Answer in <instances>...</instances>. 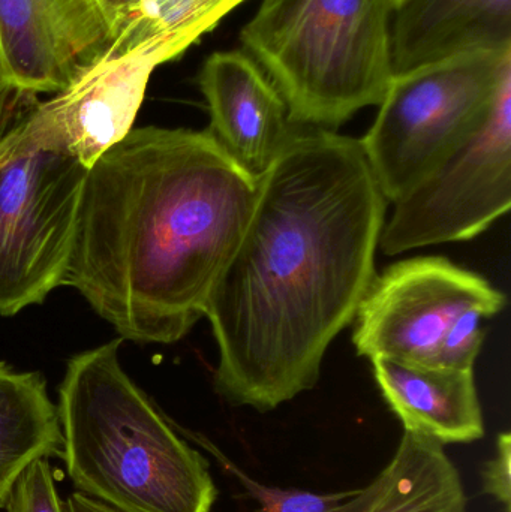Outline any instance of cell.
Wrapping results in <instances>:
<instances>
[{
  "instance_id": "obj_1",
  "label": "cell",
  "mask_w": 511,
  "mask_h": 512,
  "mask_svg": "<svg viewBox=\"0 0 511 512\" xmlns=\"http://www.w3.org/2000/svg\"><path fill=\"white\" fill-rule=\"evenodd\" d=\"M387 204L360 140L296 125L207 307L231 405L273 411L317 385L377 277Z\"/></svg>"
},
{
  "instance_id": "obj_2",
  "label": "cell",
  "mask_w": 511,
  "mask_h": 512,
  "mask_svg": "<svg viewBox=\"0 0 511 512\" xmlns=\"http://www.w3.org/2000/svg\"><path fill=\"white\" fill-rule=\"evenodd\" d=\"M257 198L209 131L132 128L89 168L65 285L122 339L171 345L206 316Z\"/></svg>"
},
{
  "instance_id": "obj_3",
  "label": "cell",
  "mask_w": 511,
  "mask_h": 512,
  "mask_svg": "<svg viewBox=\"0 0 511 512\" xmlns=\"http://www.w3.org/2000/svg\"><path fill=\"white\" fill-rule=\"evenodd\" d=\"M123 340L72 358L59 387L62 459L75 492L119 512H210L209 462L119 360Z\"/></svg>"
},
{
  "instance_id": "obj_4",
  "label": "cell",
  "mask_w": 511,
  "mask_h": 512,
  "mask_svg": "<svg viewBox=\"0 0 511 512\" xmlns=\"http://www.w3.org/2000/svg\"><path fill=\"white\" fill-rule=\"evenodd\" d=\"M390 0H261L240 32L297 126L336 131L393 77Z\"/></svg>"
},
{
  "instance_id": "obj_5",
  "label": "cell",
  "mask_w": 511,
  "mask_h": 512,
  "mask_svg": "<svg viewBox=\"0 0 511 512\" xmlns=\"http://www.w3.org/2000/svg\"><path fill=\"white\" fill-rule=\"evenodd\" d=\"M511 72V48L474 51L395 74L360 138L387 203L434 173L491 113Z\"/></svg>"
},
{
  "instance_id": "obj_6",
  "label": "cell",
  "mask_w": 511,
  "mask_h": 512,
  "mask_svg": "<svg viewBox=\"0 0 511 512\" xmlns=\"http://www.w3.org/2000/svg\"><path fill=\"white\" fill-rule=\"evenodd\" d=\"M87 173L68 150L0 134V315L65 285Z\"/></svg>"
},
{
  "instance_id": "obj_7",
  "label": "cell",
  "mask_w": 511,
  "mask_h": 512,
  "mask_svg": "<svg viewBox=\"0 0 511 512\" xmlns=\"http://www.w3.org/2000/svg\"><path fill=\"white\" fill-rule=\"evenodd\" d=\"M393 207L378 243L389 256L467 242L509 212L511 72L501 81L482 128Z\"/></svg>"
},
{
  "instance_id": "obj_8",
  "label": "cell",
  "mask_w": 511,
  "mask_h": 512,
  "mask_svg": "<svg viewBox=\"0 0 511 512\" xmlns=\"http://www.w3.org/2000/svg\"><path fill=\"white\" fill-rule=\"evenodd\" d=\"M506 295L480 274L443 256L402 259L377 274L354 316L353 345L366 358L434 364L450 325L477 310L486 318Z\"/></svg>"
},
{
  "instance_id": "obj_9",
  "label": "cell",
  "mask_w": 511,
  "mask_h": 512,
  "mask_svg": "<svg viewBox=\"0 0 511 512\" xmlns=\"http://www.w3.org/2000/svg\"><path fill=\"white\" fill-rule=\"evenodd\" d=\"M156 68L155 60L138 51L107 50L65 89L24 111L11 131L32 143L68 150L90 168L134 128Z\"/></svg>"
},
{
  "instance_id": "obj_10",
  "label": "cell",
  "mask_w": 511,
  "mask_h": 512,
  "mask_svg": "<svg viewBox=\"0 0 511 512\" xmlns=\"http://www.w3.org/2000/svg\"><path fill=\"white\" fill-rule=\"evenodd\" d=\"M113 36L99 0H0V80L27 101L54 95Z\"/></svg>"
},
{
  "instance_id": "obj_11",
  "label": "cell",
  "mask_w": 511,
  "mask_h": 512,
  "mask_svg": "<svg viewBox=\"0 0 511 512\" xmlns=\"http://www.w3.org/2000/svg\"><path fill=\"white\" fill-rule=\"evenodd\" d=\"M198 84L209 108L207 131L245 173L260 179L296 128L281 93L245 50L210 54Z\"/></svg>"
},
{
  "instance_id": "obj_12",
  "label": "cell",
  "mask_w": 511,
  "mask_h": 512,
  "mask_svg": "<svg viewBox=\"0 0 511 512\" xmlns=\"http://www.w3.org/2000/svg\"><path fill=\"white\" fill-rule=\"evenodd\" d=\"M375 381L405 432L440 444H470L485 435L474 370L372 358Z\"/></svg>"
},
{
  "instance_id": "obj_13",
  "label": "cell",
  "mask_w": 511,
  "mask_h": 512,
  "mask_svg": "<svg viewBox=\"0 0 511 512\" xmlns=\"http://www.w3.org/2000/svg\"><path fill=\"white\" fill-rule=\"evenodd\" d=\"M393 75L474 51L511 48V0H404L390 24Z\"/></svg>"
},
{
  "instance_id": "obj_14",
  "label": "cell",
  "mask_w": 511,
  "mask_h": 512,
  "mask_svg": "<svg viewBox=\"0 0 511 512\" xmlns=\"http://www.w3.org/2000/svg\"><path fill=\"white\" fill-rule=\"evenodd\" d=\"M461 474L444 445L404 432L389 465L363 487L356 512H467Z\"/></svg>"
},
{
  "instance_id": "obj_15",
  "label": "cell",
  "mask_w": 511,
  "mask_h": 512,
  "mask_svg": "<svg viewBox=\"0 0 511 512\" xmlns=\"http://www.w3.org/2000/svg\"><path fill=\"white\" fill-rule=\"evenodd\" d=\"M57 406L44 378L0 361V510L24 469L38 459H62Z\"/></svg>"
},
{
  "instance_id": "obj_16",
  "label": "cell",
  "mask_w": 511,
  "mask_h": 512,
  "mask_svg": "<svg viewBox=\"0 0 511 512\" xmlns=\"http://www.w3.org/2000/svg\"><path fill=\"white\" fill-rule=\"evenodd\" d=\"M245 0H141L116 24L108 51H138L156 65L182 56Z\"/></svg>"
},
{
  "instance_id": "obj_17",
  "label": "cell",
  "mask_w": 511,
  "mask_h": 512,
  "mask_svg": "<svg viewBox=\"0 0 511 512\" xmlns=\"http://www.w3.org/2000/svg\"><path fill=\"white\" fill-rule=\"evenodd\" d=\"M198 444L203 445L225 471L237 478L243 489L260 505L257 512H356L362 501L363 489L336 493H314L302 489H281L266 486L249 477L233 460L207 439L197 436Z\"/></svg>"
},
{
  "instance_id": "obj_18",
  "label": "cell",
  "mask_w": 511,
  "mask_h": 512,
  "mask_svg": "<svg viewBox=\"0 0 511 512\" xmlns=\"http://www.w3.org/2000/svg\"><path fill=\"white\" fill-rule=\"evenodd\" d=\"M6 512H66L54 486V475L48 459L30 463L15 481L6 501Z\"/></svg>"
},
{
  "instance_id": "obj_19",
  "label": "cell",
  "mask_w": 511,
  "mask_h": 512,
  "mask_svg": "<svg viewBox=\"0 0 511 512\" xmlns=\"http://www.w3.org/2000/svg\"><path fill=\"white\" fill-rule=\"evenodd\" d=\"M485 318L477 310L459 316L444 334L434 364L452 369L474 370L485 340L486 333L482 327Z\"/></svg>"
},
{
  "instance_id": "obj_20",
  "label": "cell",
  "mask_w": 511,
  "mask_h": 512,
  "mask_svg": "<svg viewBox=\"0 0 511 512\" xmlns=\"http://www.w3.org/2000/svg\"><path fill=\"white\" fill-rule=\"evenodd\" d=\"M511 436L510 432L498 436L495 456L489 460L482 472L483 492L504 505L506 512L511 508Z\"/></svg>"
},
{
  "instance_id": "obj_21",
  "label": "cell",
  "mask_w": 511,
  "mask_h": 512,
  "mask_svg": "<svg viewBox=\"0 0 511 512\" xmlns=\"http://www.w3.org/2000/svg\"><path fill=\"white\" fill-rule=\"evenodd\" d=\"M24 104H26V99L12 92V90L8 89V87L2 83V80H0V128L8 122L12 113H17L18 108Z\"/></svg>"
},
{
  "instance_id": "obj_22",
  "label": "cell",
  "mask_w": 511,
  "mask_h": 512,
  "mask_svg": "<svg viewBox=\"0 0 511 512\" xmlns=\"http://www.w3.org/2000/svg\"><path fill=\"white\" fill-rule=\"evenodd\" d=\"M66 512H119L114 511L113 508L101 504V502L93 501L81 493L74 492L69 496L65 504Z\"/></svg>"
},
{
  "instance_id": "obj_23",
  "label": "cell",
  "mask_w": 511,
  "mask_h": 512,
  "mask_svg": "<svg viewBox=\"0 0 511 512\" xmlns=\"http://www.w3.org/2000/svg\"><path fill=\"white\" fill-rule=\"evenodd\" d=\"M138 2H141V0H99L102 9H104L105 14H107L108 20L111 21L113 32L116 30L117 21H119L122 15L128 12L132 6L137 5Z\"/></svg>"
},
{
  "instance_id": "obj_24",
  "label": "cell",
  "mask_w": 511,
  "mask_h": 512,
  "mask_svg": "<svg viewBox=\"0 0 511 512\" xmlns=\"http://www.w3.org/2000/svg\"><path fill=\"white\" fill-rule=\"evenodd\" d=\"M390 2H392L393 11H395V9L398 8L404 0H390Z\"/></svg>"
}]
</instances>
